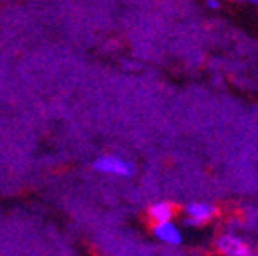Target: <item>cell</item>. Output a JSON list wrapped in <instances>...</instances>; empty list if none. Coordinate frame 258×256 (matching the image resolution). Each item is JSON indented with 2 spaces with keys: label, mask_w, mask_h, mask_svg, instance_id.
Segmentation results:
<instances>
[{
  "label": "cell",
  "mask_w": 258,
  "mask_h": 256,
  "mask_svg": "<svg viewBox=\"0 0 258 256\" xmlns=\"http://www.w3.org/2000/svg\"><path fill=\"white\" fill-rule=\"evenodd\" d=\"M217 251L226 256H249L253 254V249L244 238L237 235H221L215 242Z\"/></svg>",
  "instance_id": "3"
},
{
  "label": "cell",
  "mask_w": 258,
  "mask_h": 256,
  "mask_svg": "<svg viewBox=\"0 0 258 256\" xmlns=\"http://www.w3.org/2000/svg\"><path fill=\"white\" fill-rule=\"evenodd\" d=\"M149 219L153 222H163V220H172L176 215V206L169 201H158L149 206Z\"/></svg>",
  "instance_id": "5"
},
{
  "label": "cell",
  "mask_w": 258,
  "mask_h": 256,
  "mask_svg": "<svg viewBox=\"0 0 258 256\" xmlns=\"http://www.w3.org/2000/svg\"><path fill=\"white\" fill-rule=\"evenodd\" d=\"M93 168L101 174H109V176H120V177H129L133 176L135 172V167L131 165V161L124 160V158L117 156V154L99 156L93 161Z\"/></svg>",
  "instance_id": "1"
},
{
  "label": "cell",
  "mask_w": 258,
  "mask_h": 256,
  "mask_svg": "<svg viewBox=\"0 0 258 256\" xmlns=\"http://www.w3.org/2000/svg\"><path fill=\"white\" fill-rule=\"evenodd\" d=\"M206 6H208L210 9H219L221 8V2H219V0H206Z\"/></svg>",
  "instance_id": "6"
},
{
  "label": "cell",
  "mask_w": 258,
  "mask_h": 256,
  "mask_svg": "<svg viewBox=\"0 0 258 256\" xmlns=\"http://www.w3.org/2000/svg\"><path fill=\"white\" fill-rule=\"evenodd\" d=\"M246 2H251V4H258V0H246Z\"/></svg>",
  "instance_id": "7"
},
{
  "label": "cell",
  "mask_w": 258,
  "mask_h": 256,
  "mask_svg": "<svg viewBox=\"0 0 258 256\" xmlns=\"http://www.w3.org/2000/svg\"><path fill=\"white\" fill-rule=\"evenodd\" d=\"M219 213V208L212 203H201V201H196V203L185 204V215L186 222L192 226H203L210 220H214Z\"/></svg>",
  "instance_id": "2"
},
{
  "label": "cell",
  "mask_w": 258,
  "mask_h": 256,
  "mask_svg": "<svg viewBox=\"0 0 258 256\" xmlns=\"http://www.w3.org/2000/svg\"><path fill=\"white\" fill-rule=\"evenodd\" d=\"M153 233L158 240L163 242L167 245H181L183 244V233L179 229V226L172 220H163V222H154Z\"/></svg>",
  "instance_id": "4"
}]
</instances>
